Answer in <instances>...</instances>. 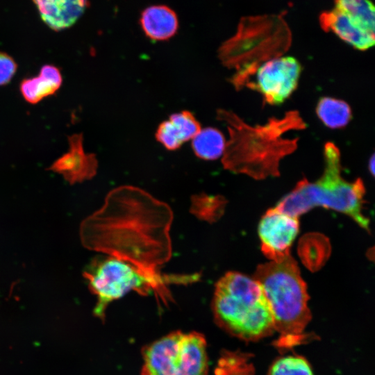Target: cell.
Returning <instances> with one entry per match:
<instances>
[{"label": "cell", "instance_id": "cell-1", "mask_svg": "<svg viewBox=\"0 0 375 375\" xmlns=\"http://www.w3.org/2000/svg\"><path fill=\"white\" fill-rule=\"evenodd\" d=\"M172 220L167 203L139 188L124 185L111 190L103 206L82 222L80 237L88 249L157 275L158 267L171 258Z\"/></svg>", "mask_w": 375, "mask_h": 375}, {"label": "cell", "instance_id": "cell-2", "mask_svg": "<svg viewBox=\"0 0 375 375\" xmlns=\"http://www.w3.org/2000/svg\"><path fill=\"white\" fill-rule=\"evenodd\" d=\"M217 115L226 122L229 133L222 156L225 169L256 179L279 175V160L294 147V142L281 138L286 128L292 124V118L270 120L265 126L251 127L231 112L219 109Z\"/></svg>", "mask_w": 375, "mask_h": 375}, {"label": "cell", "instance_id": "cell-3", "mask_svg": "<svg viewBox=\"0 0 375 375\" xmlns=\"http://www.w3.org/2000/svg\"><path fill=\"white\" fill-rule=\"evenodd\" d=\"M253 278L261 285L269 304L276 347L288 349L302 343L311 319L307 286L295 260L288 256L280 261L259 265Z\"/></svg>", "mask_w": 375, "mask_h": 375}, {"label": "cell", "instance_id": "cell-4", "mask_svg": "<svg viewBox=\"0 0 375 375\" xmlns=\"http://www.w3.org/2000/svg\"><path fill=\"white\" fill-rule=\"evenodd\" d=\"M325 167L319 179L314 183L302 179L291 192L275 206L291 216L299 217L316 206H322L351 217L369 231V219L362 213L365 187L360 178L349 182L341 175L340 153L332 142L324 151Z\"/></svg>", "mask_w": 375, "mask_h": 375}, {"label": "cell", "instance_id": "cell-5", "mask_svg": "<svg viewBox=\"0 0 375 375\" xmlns=\"http://www.w3.org/2000/svg\"><path fill=\"white\" fill-rule=\"evenodd\" d=\"M212 308L219 326L244 340H258L274 331L272 312L261 285L240 272H228L216 283Z\"/></svg>", "mask_w": 375, "mask_h": 375}, {"label": "cell", "instance_id": "cell-6", "mask_svg": "<svg viewBox=\"0 0 375 375\" xmlns=\"http://www.w3.org/2000/svg\"><path fill=\"white\" fill-rule=\"evenodd\" d=\"M83 276L97 298L94 314L103 319L108 306L131 291L142 296L153 294L158 302L167 306L172 299L167 288L169 285L192 283L200 275H152L128 262L110 256L94 259L83 272Z\"/></svg>", "mask_w": 375, "mask_h": 375}, {"label": "cell", "instance_id": "cell-7", "mask_svg": "<svg viewBox=\"0 0 375 375\" xmlns=\"http://www.w3.org/2000/svg\"><path fill=\"white\" fill-rule=\"evenodd\" d=\"M207 344L197 332L175 331L142 351V375H207Z\"/></svg>", "mask_w": 375, "mask_h": 375}, {"label": "cell", "instance_id": "cell-8", "mask_svg": "<svg viewBox=\"0 0 375 375\" xmlns=\"http://www.w3.org/2000/svg\"><path fill=\"white\" fill-rule=\"evenodd\" d=\"M301 72L299 61L292 56L271 58L256 69V81L248 85L258 90L266 103L278 105L296 90Z\"/></svg>", "mask_w": 375, "mask_h": 375}, {"label": "cell", "instance_id": "cell-9", "mask_svg": "<svg viewBox=\"0 0 375 375\" xmlns=\"http://www.w3.org/2000/svg\"><path fill=\"white\" fill-rule=\"evenodd\" d=\"M299 228V217L285 213L276 207L269 209L258 225L261 249L264 255L274 262L290 255V249Z\"/></svg>", "mask_w": 375, "mask_h": 375}, {"label": "cell", "instance_id": "cell-10", "mask_svg": "<svg viewBox=\"0 0 375 375\" xmlns=\"http://www.w3.org/2000/svg\"><path fill=\"white\" fill-rule=\"evenodd\" d=\"M69 149L49 167L71 184L91 179L97 174L98 162L94 153H86L81 133L68 138Z\"/></svg>", "mask_w": 375, "mask_h": 375}, {"label": "cell", "instance_id": "cell-11", "mask_svg": "<svg viewBox=\"0 0 375 375\" xmlns=\"http://www.w3.org/2000/svg\"><path fill=\"white\" fill-rule=\"evenodd\" d=\"M320 24L325 31H331L353 47L364 51L374 45V33L369 31L335 6L320 15Z\"/></svg>", "mask_w": 375, "mask_h": 375}, {"label": "cell", "instance_id": "cell-12", "mask_svg": "<svg viewBox=\"0 0 375 375\" xmlns=\"http://www.w3.org/2000/svg\"><path fill=\"white\" fill-rule=\"evenodd\" d=\"M201 126L194 115L182 110L171 115L160 123L156 132V138L169 151L179 149L185 142L192 140L201 131Z\"/></svg>", "mask_w": 375, "mask_h": 375}, {"label": "cell", "instance_id": "cell-13", "mask_svg": "<svg viewBox=\"0 0 375 375\" xmlns=\"http://www.w3.org/2000/svg\"><path fill=\"white\" fill-rule=\"evenodd\" d=\"M42 20L60 31L74 25L85 12L88 0H32Z\"/></svg>", "mask_w": 375, "mask_h": 375}, {"label": "cell", "instance_id": "cell-14", "mask_svg": "<svg viewBox=\"0 0 375 375\" xmlns=\"http://www.w3.org/2000/svg\"><path fill=\"white\" fill-rule=\"evenodd\" d=\"M140 22L144 34L156 41L170 39L178 28L176 12L165 5H154L145 8L141 13Z\"/></svg>", "mask_w": 375, "mask_h": 375}, {"label": "cell", "instance_id": "cell-15", "mask_svg": "<svg viewBox=\"0 0 375 375\" xmlns=\"http://www.w3.org/2000/svg\"><path fill=\"white\" fill-rule=\"evenodd\" d=\"M62 78L60 70L51 65H44L38 76L25 78L20 83V92L30 103H38L53 95L60 88Z\"/></svg>", "mask_w": 375, "mask_h": 375}, {"label": "cell", "instance_id": "cell-16", "mask_svg": "<svg viewBox=\"0 0 375 375\" xmlns=\"http://www.w3.org/2000/svg\"><path fill=\"white\" fill-rule=\"evenodd\" d=\"M316 113L326 126L333 129L346 126L352 118L351 108L347 102L328 97L319 99Z\"/></svg>", "mask_w": 375, "mask_h": 375}, {"label": "cell", "instance_id": "cell-17", "mask_svg": "<svg viewBox=\"0 0 375 375\" xmlns=\"http://www.w3.org/2000/svg\"><path fill=\"white\" fill-rule=\"evenodd\" d=\"M192 141L195 155L206 160H216L222 156L226 143L222 133L212 127L201 129Z\"/></svg>", "mask_w": 375, "mask_h": 375}, {"label": "cell", "instance_id": "cell-18", "mask_svg": "<svg viewBox=\"0 0 375 375\" xmlns=\"http://www.w3.org/2000/svg\"><path fill=\"white\" fill-rule=\"evenodd\" d=\"M226 204L223 197L201 193L192 197L190 211L198 219L212 223L224 214Z\"/></svg>", "mask_w": 375, "mask_h": 375}, {"label": "cell", "instance_id": "cell-19", "mask_svg": "<svg viewBox=\"0 0 375 375\" xmlns=\"http://www.w3.org/2000/svg\"><path fill=\"white\" fill-rule=\"evenodd\" d=\"M335 6L361 27L374 33L375 10L370 0H335Z\"/></svg>", "mask_w": 375, "mask_h": 375}, {"label": "cell", "instance_id": "cell-20", "mask_svg": "<svg viewBox=\"0 0 375 375\" xmlns=\"http://www.w3.org/2000/svg\"><path fill=\"white\" fill-rule=\"evenodd\" d=\"M269 375H313L308 362L302 357L288 356L277 359Z\"/></svg>", "mask_w": 375, "mask_h": 375}, {"label": "cell", "instance_id": "cell-21", "mask_svg": "<svg viewBox=\"0 0 375 375\" xmlns=\"http://www.w3.org/2000/svg\"><path fill=\"white\" fill-rule=\"evenodd\" d=\"M17 68V63L14 59L8 54L0 51V85L10 82Z\"/></svg>", "mask_w": 375, "mask_h": 375}, {"label": "cell", "instance_id": "cell-22", "mask_svg": "<svg viewBox=\"0 0 375 375\" xmlns=\"http://www.w3.org/2000/svg\"><path fill=\"white\" fill-rule=\"evenodd\" d=\"M374 156L372 155L371 157V159L369 160V169L372 173V175L374 174Z\"/></svg>", "mask_w": 375, "mask_h": 375}]
</instances>
